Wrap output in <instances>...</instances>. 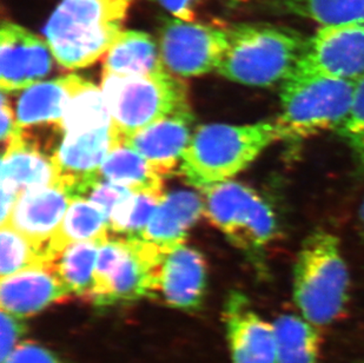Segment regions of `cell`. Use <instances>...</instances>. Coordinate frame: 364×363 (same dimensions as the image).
I'll return each mask as SVG.
<instances>
[{
  "instance_id": "1",
  "label": "cell",
  "mask_w": 364,
  "mask_h": 363,
  "mask_svg": "<svg viewBox=\"0 0 364 363\" xmlns=\"http://www.w3.org/2000/svg\"><path fill=\"white\" fill-rule=\"evenodd\" d=\"M134 0H62L45 25V41L65 69H84L107 55L123 32Z\"/></svg>"
},
{
  "instance_id": "2",
  "label": "cell",
  "mask_w": 364,
  "mask_h": 363,
  "mask_svg": "<svg viewBox=\"0 0 364 363\" xmlns=\"http://www.w3.org/2000/svg\"><path fill=\"white\" fill-rule=\"evenodd\" d=\"M279 141L275 120L245 125H202L193 132L183 154L179 172L189 184L202 190L230 181L267 147Z\"/></svg>"
},
{
  "instance_id": "3",
  "label": "cell",
  "mask_w": 364,
  "mask_h": 363,
  "mask_svg": "<svg viewBox=\"0 0 364 363\" xmlns=\"http://www.w3.org/2000/svg\"><path fill=\"white\" fill-rule=\"evenodd\" d=\"M306 41L299 32L263 23L228 25V45L217 73L242 85L282 84L302 57Z\"/></svg>"
},
{
  "instance_id": "4",
  "label": "cell",
  "mask_w": 364,
  "mask_h": 363,
  "mask_svg": "<svg viewBox=\"0 0 364 363\" xmlns=\"http://www.w3.org/2000/svg\"><path fill=\"white\" fill-rule=\"evenodd\" d=\"M350 274L340 240L315 230L303 241L292 274L294 301L302 317L316 327L329 326L347 308Z\"/></svg>"
},
{
  "instance_id": "5",
  "label": "cell",
  "mask_w": 364,
  "mask_h": 363,
  "mask_svg": "<svg viewBox=\"0 0 364 363\" xmlns=\"http://www.w3.org/2000/svg\"><path fill=\"white\" fill-rule=\"evenodd\" d=\"M358 79L294 70L281 84L276 118L281 141L302 142L340 129L350 111Z\"/></svg>"
},
{
  "instance_id": "6",
  "label": "cell",
  "mask_w": 364,
  "mask_h": 363,
  "mask_svg": "<svg viewBox=\"0 0 364 363\" xmlns=\"http://www.w3.org/2000/svg\"><path fill=\"white\" fill-rule=\"evenodd\" d=\"M204 214L265 274V251L279 235L275 211L254 189L238 182L227 181L202 189Z\"/></svg>"
},
{
  "instance_id": "7",
  "label": "cell",
  "mask_w": 364,
  "mask_h": 363,
  "mask_svg": "<svg viewBox=\"0 0 364 363\" xmlns=\"http://www.w3.org/2000/svg\"><path fill=\"white\" fill-rule=\"evenodd\" d=\"M100 88L114 127L123 138L163 118L190 111L186 83L168 70L146 75L103 73Z\"/></svg>"
},
{
  "instance_id": "8",
  "label": "cell",
  "mask_w": 364,
  "mask_h": 363,
  "mask_svg": "<svg viewBox=\"0 0 364 363\" xmlns=\"http://www.w3.org/2000/svg\"><path fill=\"white\" fill-rule=\"evenodd\" d=\"M227 45L228 25L172 17L163 23L159 31V52L165 69L183 78L217 71Z\"/></svg>"
},
{
  "instance_id": "9",
  "label": "cell",
  "mask_w": 364,
  "mask_h": 363,
  "mask_svg": "<svg viewBox=\"0 0 364 363\" xmlns=\"http://www.w3.org/2000/svg\"><path fill=\"white\" fill-rule=\"evenodd\" d=\"M123 247L114 268L95 285L96 305L132 302L159 294V269L166 251L141 238L122 237Z\"/></svg>"
},
{
  "instance_id": "10",
  "label": "cell",
  "mask_w": 364,
  "mask_h": 363,
  "mask_svg": "<svg viewBox=\"0 0 364 363\" xmlns=\"http://www.w3.org/2000/svg\"><path fill=\"white\" fill-rule=\"evenodd\" d=\"M296 70L340 78L364 75V21L318 28L306 41Z\"/></svg>"
},
{
  "instance_id": "11",
  "label": "cell",
  "mask_w": 364,
  "mask_h": 363,
  "mask_svg": "<svg viewBox=\"0 0 364 363\" xmlns=\"http://www.w3.org/2000/svg\"><path fill=\"white\" fill-rule=\"evenodd\" d=\"M123 137L114 125L78 135H64L52 154L57 172V184L70 195L80 197L87 186L100 181V168L111 149Z\"/></svg>"
},
{
  "instance_id": "12",
  "label": "cell",
  "mask_w": 364,
  "mask_h": 363,
  "mask_svg": "<svg viewBox=\"0 0 364 363\" xmlns=\"http://www.w3.org/2000/svg\"><path fill=\"white\" fill-rule=\"evenodd\" d=\"M48 41L28 28L5 21L0 28V88L4 93L24 91L52 69Z\"/></svg>"
},
{
  "instance_id": "13",
  "label": "cell",
  "mask_w": 364,
  "mask_h": 363,
  "mask_svg": "<svg viewBox=\"0 0 364 363\" xmlns=\"http://www.w3.org/2000/svg\"><path fill=\"white\" fill-rule=\"evenodd\" d=\"M223 320L232 363H277L275 327L258 315L245 295L231 291Z\"/></svg>"
},
{
  "instance_id": "14",
  "label": "cell",
  "mask_w": 364,
  "mask_h": 363,
  "mask_svg": "<svg viewBox=\"0 0 364 363\" xmlns=\"http://www.w3.org/2000/svg\"><path fill=\"white\" fill-rule=\"evenodd\" d=\"M71 296L53 263L21 271L0 282L1 310L21 319L36 315Z\"/></svg>"
},
{
  "instance_id": "15",
  "label": "cell",
  "mask_w": 364,
  "mask_h": 363,
  "mask_svg": "<svg viewBox=\"0 0 364 363\" xmlns=\"http://www.w3.org/2000/svg\"><path fill=\"white\" fill-rule=\"evenodd\" d=\"M193 120L191 110L176 113L124 137L123 142L164 179L181 167L183 154L193 137Z\"/></svg>"
},
{
  "instance_id": "16",
  "label": "cell",
  "mask_w": 364,
  "mask_h": 363,
  "mask_svg": "<svg viewBox=\"0 0 364 363\" xmlns=\"http://www.w3.org/2000/svg\"><path fill=\"white\" fill-rule=\"evenodd\" d=\"M73 199V196L58 184L31 189L19 197L5 224L45 253Z\"/></svg>"
},
{
  "instance_id": "17",
  "label": "cell",
  "mask_w": 364,
  "mask_h": 363,
  "mask_svg": "<svg viewBox=\"0 0 364 363\" xmlns=\"http://www.w3.org/2000/svg\"><path fill=\"white\" fill-rule=\"evenodd\" d=\"M206 262L200 251L181 244L163 257L159 294L166 305L181 310H197L206 289Z\"/></svg>"
},
{
  "instance_id": "18",
  "label": "cell",
  "mask_w": 364,
  "mask_h": 363,
  "mask_svg": "<svg viewBox=\"0 0 364 363\" xmlns=\"http://www.w3.org/2000/svg\"><path fill=\"white\" fill-rule=\"evenodd\" d=\"M57 184V172L52 157L39 150L24 132L6 145L1 158L0 189L21 197L31 189Z\"/></svg>"
},
{
  "instance_id": "19",
  "label": "cell",
  "mask_w": 364,
  "mask_h": 363,
  "mask_svg": "<svg viewBox=\"0 0 364 363\" xmlns=\"http://www.w3.org/2000/svg\"><path fill=\"white\" fill-rule=\"evenodd\" d=\"M204 214V199L193 191L165 195L139 238L168 251L184 244L190 228Z\"/></svg>"
},
{
  "instance_id": "20",
  "label": "cell",
  "mask_w": 364,
  "mask_h": 363,
  "mask_svg": "<svg viewBox=\"0 0 364 363\" xmlns=\"http://www.w3.org/2000/svg\"><path fill=\"white\" fill-rule=\"evenodd\" d=\"M82 82L80 75H68L25 89L18 100L17 123L21 127L43 123L58 125L70 97Z\"/></svg>"
},
{
  "instance_id": "21",
  "label": "cell",
  "mask_w": 364,
  "mask_h": 363,
  "mask_svg": "<svg viewBox=\"0 0 364 363\" xmlns=\"http://www.w3.org/2000/svg\"><path fill=\"white\" fill-rule=\"evenodd\" d=\"M110 226L103 210L89 199L75 197L66 210L65 216L48 242L45 254L50 263L66 248L78 242H107Z\"/></svg>"
},
{
  "instance_id": "22",
  "label": "cell",
  "mask_w": 364,
  "mask_h": 363,
  "mask_svg": "<svg viewBox=\"0 0 364 363\" xmlns=\"http://www.w3.org/2000/svg\"><path fill=\"white\" fill-rule=\"evenodd\" d=\"M166 71L159 46L143 31H123L104 56L103 73L121 75H146Z\"/></svg>"
},
{
  "instance_id": "23",
  "label": "cell",
  "mask_w": 364,
  "mask_h": 363,
  "mask_svg": "<svg viewBox=\"0 0 364 363\" xmlns=\"http://www.w3.org/2000/svg\"><path fill=\"white\" fill-rule=\"evenodd\" d=\"M100 179L131 191L163 192V177L137 151L123 141L114 145L100 168Z\"/></svg>"
},
{
  "instance_id": "24",
  "label": "cell",
  "mask_w": 364,
  "mask_h": 363,
  "mask_svg": "<svg viewBox=\"0 0 364 363\" xmlns=\"http://www.w3.org/2000/svg\"><path fill=\"white\" fill-rule=\"evenodd\" d=\"M112 125V117L103 90L84 79L70 97L58 127L64 135H78Z\"/></svg>"
},
{
  "instance_id": "25",
  "label": "cell",
  "mask_w": 364,
  "mask_h": 363,
  "mask_svg": "<svg viewBox=\"0 0 364 363\" xmlns=\"http://www.w3.org/2000/svg\"><path fill=\"white\" fill-rule=\"evenodd\" d=\"M277 363H318L321 335L304 317L282 315L274 322Z\"/></svg>"
},
{
  "instance_id": "26",
  "label": "cell",
  "mask_w": 364,
  "mask_h": 363,
  "mask_svg": "<svg viewBox=\"0 0 364 363\" xmlns=\"http://www.w3.org/2000/svg\"><path fill=\"white\" fill-rule=\"evenodd\" d=\"M98 242H78L66 248L53 261L55 270L71 294L92 300L95 270L100 251Z\"/></svg>"
},
{
  "instance_id": "27",
  "label": "cell",
  "mask_w": 364,
  "mask_h": 363,
  "mask_svg": "<svg viewBox=\"0 0 364 363\" xmlns=\"http://www.w3.org/2000/svg\"><path fill=\"white\" fill-rule=\"evenodd\" d=\"M277 10L320 28L364 21V0H277Z\"/></svg>"
},
{
  "instance_id": "28",
  "label": "cell",
  "mask_w": 364,
  "mask_h": 363,
  "mask_svg": "<svg viewBox=\"0 0 364 363\" xmlns=\"http://www.w3.org/2000/svg\"><path fill=\"white\" fill-rule=\"evenodd\" d=\"M164 196V192H132L109 217L110 231L127 238H139Z\"/></svg>"
},
{
  "instance_id": "29",
  "label": "cell",
  "mask_w": 364,
  "mask_h": 363,
  "mask_svg": "<svg viewBox=\"0 0 364 363\" xmlns=\"http://www.w3.org/2000/svg\"><path fill=\"white\" fill-rule=\"evenodd\" d=\"M0 276L11 275L33 268L44 267L48 262L44 251L36 247L26 237L9 224L0 228Z\"/></svg>"
},
{
  "instance_id": "30",
  "label": "cell",
  "mask_w": 364,
  "mask_h": 363,
  "mask_svg": "<svg viewBox=\"0 0 364 363\" xmlns=\"http://www.w3.org/2000/svg\"><path fill=\"white\" fill-rule=\"evenodd\" d=\"M337 132L350 149L358 170L364 172V75L356 82L350 111Z\"/></svg>"
},
{
  "instance_id": "31",
  "label": "cell",
  "mask_w": 364,
  "mask_h": 363,
  "mask_svg": "<svg viewBox=\"0 0 364 363\" xmlns=\"http://www.w3.org/2000/svg\"><path fill=\"white\" fill-rule=\"evenodd\" d=\"M132 192L134 191H131L130 189L122 186V185L114 184L110 182L100 179L87 186L80 194V197L89 199L90 202H92L93 204H96L98 208L103 210L104 214L107 215V221H109V217L116 209V206L121 204L124 199H127Z\"/></svg>"
},
{
  "instance_id": "32",
  "label": "cell",
  "mask_w": 364,
  "mask_h": 363,
  "mask_svg": "<svg viewBox=\"0 0 364 363\" xmlns=\"http://www.w3.org/2000/svg\"><path fill=\"white\" fill-rule=\"evenodd\" d=\"M0 330H1L0 362H3L23 342L21 337L24 336L26 327L21 317L1 310L0 312Z\"/></svg>"
},
{
  "instance_id": "33",
  "label": "cell",
  "mask_w": 364,
  "mask_h": 363,
  "mask_svg": "<svg viewBox=\"0 0 364 363\" xmlns=\"http://www.w3.org/2000/svg\"><path fill=\"white\" fill-rule=\"evenodd\" d=\"M1 363H65L52 350L39 343L23 341Z\"/></svg>"
},
{
  "instance_id": "34",
  "label": "cell",
  "mask_w": 364,
  "mask_h": 363,
  "mask_svg": "<svg viewBox=\"0 0 364 363\" xmlns=\"http://www.w3.org/2000/svg\"><path fill=\"white\" fill-rule=\"evenodd\" d=\"M0 138L4 145H7L14 138L18 137L19 135L24 132V127H21L17 123V118L14 111L11 109L10 103L6 98V93L1 91V107H0Z\"/></svg>"
},
{
  "instance_id": "35",
  "label": "cell",
  "mask_w": 364,
  "mask_h": 363,
  "mask_svg": "<svg viewBox=\"0 0 364 363\" xmlns=\"http://www.w3.org/2000/svg\"><path fill=\"white\" fill-rule=\"evenodd\" d=\"M165 11L171 14L172 17L193 21L195 19V9L203 0H155Z\"/></svg>"
},
{
  "instance_id": "36",
  "label": "cell",
  "mask_w": 364,
  "mask_h": 363,
  "mask_svg": "<svg viewBox=\"0 0 364 363\" xmlns=\"http://www.w3.org/2000/svg\"><path fill=\"white\" fill-rule=\"evenodd\" d=\"M358 216H360V222H361L362 228L364 230V199L362 202L361 206H360V211H358Z\"/></svg>"
},
{
  "instance_id": "37",
  "label": "cell",
  "mask_w": 364,
  "mask_h": 363,
  "mask_svg": "<svg viewBox=\"0 0 364 363\" xmlns=\"http://www.w3.org/2000/svg\"><path fill=\"white\" fill-rule=\"evenodd\" d=\"M356 363H364V361H358V362Z\"/></svg>"
}]
</instances>
